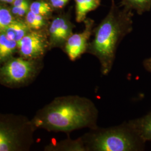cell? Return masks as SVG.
Listing matches in <instances>:
<instances>
[{
  "instance_id": "6da1fadb",
  "label": "cell",
  "mask_w": 151,
  "mask_h": 151,
  "mask_svg": "<svg viewBox=\"0 0 151 151\" xmlns=\"http://www.w3.org/2000/svg\"><path fill=\"white\" fill-rule=\"evenodd\" d=\"M99 110L91 99L78 95L55 97L32 119L37 129L69 133L98 127Z\"/></svg>"
},
{
  "instance_id": "7a4b0ae2",
  "label": "cell",
  "mask_w": 151,
  "mask_h": 151,
  "mask_svg": "<svg viewBox=\"0 0 151 151\" xmlns=\"http://www.w3.org/2000/svg\"><path fill=\"white\" fill-rule=\"evenodd\" d=\"M131 30L132 20L128 9H120L111 0L107 15L93 28V38L86 52L98 60L103 75H108L111 72L119 44Z\"/></svg>"
},
{
  "instance_id": "3957f363",
  "label": "cell",
  "mask_w": 151,
  "mask_h": 151,
  "mask_svg": "<svg viewBox=\"0 0 151 151\" xmlns=\"http://www.w3.org/2000/svg\"><path fill=\"white\" fill-rule=\"evenodd\" d=\"M81 138L87 151H140L145 143L128 122L108 128L90 129Z\"/></svg>"
},
{
  "instance_id": "277c9868",
  "label": "cell",
  "mask_w": 151,
  "mask_h": 151,
  "mask_svg": "<svg viewBox=\"0 0 151 151\" xmlns=\"http://www.w3.org/2000/svg\"><path fill=\"white\" fill-rule=\"evenodd\" d=\"M36 130L24 115L0 113V151L30 150Z\"/></svg>"
},
{
  "instance_id": "5b68a950",
  "label": "cell",
  "mask_w": 151,
  "mask_h": 151,
  "mask_svg": "<svg viewBox=\"0 0 151 151\" xmlns=\"http://www.w3.org/2000/svg\"><path fill=\"white\" fill-rule=\"evenodd\" d=\"M44 65L43 59L14 56L0 65V84L11 88L27 86L36 79Z\"/></svg>"
},
{
  "instance_id": "8992f818",
  "label": "cell",
  "mask_w": 151,
  "mask_h": 151,
  "mask_svg": "<svg viewBox=\"0 0 151 151\" xmlns=\"http://www.w3.org/2000/svg\"><path fill=\"white\" fill-rule=\"evenodd\" d=\"M49 49L47 30H30L17 42L19 56L27 60L43 59Z\"/></svg>"
},
{
  "instance_id": "52a82bcc",
  "label": "cell",
  "mask_w": 151,
  "mask_h": 151,
  "mask_svg": "<svg viewBox=\"0 0 151 151\" xmlns=\"http://www.w3.org/2000/svg\"><path fill=\"white\" fill-rule=\"evenodd\" d=\"M85 27L81 32L73 33L65 42L63 49L70 60L74 62L86 53L90 39L93 34L94 21L86 18L83 22Z\"/></svg>"
},
{
  "instance_id": "ba28073f",
  "label": "cell",
  "mask_w": 151,
  "mask_h": 151,
  "mask_svg": "<svg viewBox=\"0 0 151 151\" xmlns=\"http://www.w3.org/2000/svg\"><path fill=\"white\" fill-rule=\"evenodd\" d=\"M74 25L65 16H58L50 22L47 29L49 49L64 46L73 34Z\"/></svg>"
},
{
  "instance_id": "9c48e42d",
  "label": "cell",
  "mask_w": 151,
  "mask_h": 151,
  "mask_svg": "<svg viewBox=\"0 0 151 151\" xmlns=\"http://www.w3.org/2000/svg\"><path fill=\"white\" fill-rule=\"evenodd\" d=\"M45 151H87L81 137L75 139L67 138L58 142H52L44 147Z\"/></svg>"
},
{
  "instance_id": "30bf717a",
  "label": "cell",
  "mask_w": 151,
  "mask_h": 151,
  "mask_svg": "<svg viewBox=\"0 0 151 151\" xmlns=\"http://www.w3.org/2000/svg\"><path fill=\"white\" fill-rule=\"evenodd\" d=\"M130 126L143 142L151 140V111L143 117L128 122Z\"/></svg>"
},
{
  "instance_id": "8fae6325",
  "label": "cell",
  "mask_w": 151,
  "mask_h": 151,
  "mask_svg": "<svg viewBox=\"0 0 151 151\" xmlns=\"http://www.w3.org/2000/svg\"><path fill=\"white\" fill-rule=\"evenodd\" d=\"M17 52V42L8 38L4 32H0V65L14 57Z\"/></svg>"
},
{
  "instance_id": "7c38bea8",
  "label": "cell",
  "mask_w": 151,
  "mask_h": 151,
  "mask_svg": "<svg viewBox=\"0 0 151 151\" xmlns=\"http://www.w3.org/2000/svg\"><path fill=\"white\" fill-rule=\"evenodd\" d=\"M30 30H32L27 26L25 22L14 20L3 32L11 40L18 42Z\"/></svg>"
},
{
  "instance_id": "4fadbf2b",
  "label": "cell",
  "mask_w": 151,
  "mask_h": 151,
  "mask_svg": "<svg viewBox=\"0 0 151 151\" xmlns=\"http://www.w3.org/2000/svg\"><path fill=\"white\" fill-rule=\"evenodd\" d=\"M76 4V20L78 23L83 22L88 12L97 8L101 0H75Z\"/></svg>"
},
{
  "instance_id": "5bb4252c",
  "label": "cell",
  "mask_w": 151,
  "mask_h": 151,
  "mask_svg": "<svg viewBox=\"0 0 151 151\" xmlns=\"http://www.w3.org/2000/svg\"><path fill=\"white\" fill-rule=\"evenodd\" d=\"M25 22L32 30L44 29L47 26V22L44 16L35 14L30 10L27 12Z\"/></svg>"
},
{
  "instance_id": "9a60e30c",
  "label": "cell",
  "mask_w": 151,
  "mask_h": 151,
  "mask_svg": "<svg viewBox=\"0 0 151 151\" xmlns=\"http://www.w3.org/2000/svg\"><path fill=\"white\" fill-rule=\"evenodd\" d=\"M29 9L35 14L45 16L51 12L52 6L44 1H35L31 4Z\"/></svg>"
},
{
  "instance_id": "2e32d148",
  "label": "cell",
  "mask_w": 151,
  "mask_h": 151,
  "mask_svg": "<svg viewBox=\"0 0 151 151\" xmlns=\"http://www.w3.org/2000/svg\"><path fill=\"white\" fill-rule=\"evenodd\" d=\"M14 20L10 11L0 7V32H3Z\"/></svg>"
},
{
  "instance_id": "e0dca14e",
  "label": "cell",
  "mask_w": 151,
  "mask_h": 151,
  "mask_svg": "<svg viewBox=\"0 0 151 151\" xmlns=\"http://www.w3.org/2000/svg\"><path fill=\"white\" fill-rule=\"evenodd\" d=\"M124 7L129 9L130 8L141 9L148 5L151 0H122Z\"/></svg>"
},
{
  "instance_id": "ac0fdd59",
  "label": "cell",
  "mask_w": 151,
  "mask_h": 151,
  "mask_svg": "<svg viewBox=\"0 0 151 151\" xmlns=\"http://www.w3.org/2000/svg\"><path fill=\"white\" fill-rule=\"evenodd\" d=\"M29 9V4L27 1L24 3L22 6H14L12 8V12L18 16H24Z\"/></svg>"
},
{
  "instance_id": "d6986e66",
  "label": "cell",
  "mask_w": 151,
  "mask_h": 151,
  "mask_svg": "<svg viewBox=\"0 0 151 151\" xmlns=\"http://www.w3.org/2000/svg\"><path fill=\"white\" fill-rule=\"evenodd\" d=\"M70 0H50V5L55 9L63 8Z\"/></svg>"
},
{
  "instance_id": "ffe728a7",
  "label": "cell",
  "mask_w": 151,
  "mask_h": 151,
  "mask_svg": "<svg viewBox=\"0 0 151 151\" xmlns=\"http://www.w3.org/2000/svg\"><path fill=\"white\" fill-rule=\"evenodd\" d=\"M143 65L146 70L151 73V58L145 60L143 63Z\"/></svg>"
},
{
  "instance_id": "44dd1931",
  "label": "cell",
  "mask_w": 151,
  "mask_h": 151,
  "mask_svg": "<svg viewBox=\"0 0 151 151\" xmlns=\"http://www.w3.org/2000/svg\"><path fill=\"white\" fill-rule=\"evenodd\" d=\"M27 0H15L13 2L14 6H22L24 3H25Z\"/></svg>"
},
{
  "instance_id": "7402d4cb",
  "label": "cell",
  "mask_w": 151,
  "mask_h": 151,
  "mask_svg": "<svg viewBox=\"0 0 151 151\" xmlns=\"http://www.w3.org/2000/svg\"><path fill=\"white\" fill-rule=\"evenodd\" d=\"M0 1L7 2V3H13L15 1V0H0Z\"/></svg>"
}]
</instances>
